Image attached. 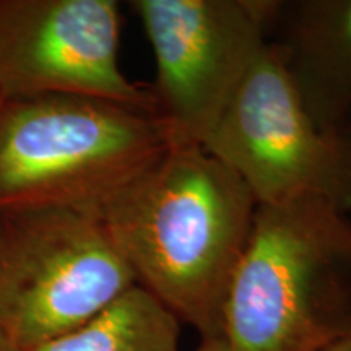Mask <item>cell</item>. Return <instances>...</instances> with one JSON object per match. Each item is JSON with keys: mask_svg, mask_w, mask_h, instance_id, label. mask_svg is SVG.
Segmentation results:
<instances>
[{"mask_svg": "<svg viewBox=\"0 0 351 351\" xmlns=\"http://www.w3.org/2000/svg\"><path fill=\"white\" fill-rule=\"evenodd\" d=\"M257 205L205 148L168 147L96 213L138 287L207 340L221 337Z\"/></svg>", "mask_w": 351, "mask_h": 351, "instance_id": "obj_1", "label": "cell"}, {"mask_svg": "<svg viewBox=\"0 0 351 351\" xmlns=\"http://www.w3.org/2000/svg\"><path fill=\"white\" fill-rule=\"evenodd\" d=\"M351 335V215L324 200L257 205L223 309L231 351H322Z\"/></svg>", "mask_w": 351, "mask_h": 351, "instance_id": "obj_2", "label": "cell"}, {"mask_svg": "<svg viewBox=\"0 0 351 351\" xmlns=\"http://www.w3.org/2000/svg\"><path fill=\"white\" fill-rule=\"evenodd\" d=\"M169 147L156 114L91 96L39 95L0 106V213L98 212Z\"/></svg>", "mask_w": 351, "mask_h": 351, "instance_id": "obj_3", "label": "cell"}, {"mask_svg": "<svg viewBox=\"0 0 351 351\" xmlns=\"http://www.w3.org/2000/svg\"><path fill=\"white\" fill-rule=\"evenodd\" d=\"M135 285L96 212L0 213V340L10 351L75 330Z\"/></svg>", "mask_w": 351, "mask_h": 351, "instance_id": "obj_4", "label": "cell"}, {"mask_svg": "<svg viewBox=\"0 0 351 351\" xmlns=\"http://www.w3.org/2000/svg\"><path fill=\"white\" fill-rule=\"evenodd\" d=\"M202 148L258 205L317 199L351 215V124L315 121L269 41Z\"/></svg>", "mask_w": 351, "mask_h": 351, "instance_id": "obj_5", "label": "cell"}, {"mask_svg": "<svg viewBox=\"0 0 351 351\" xmlns=\"http://www.w3.org/2000/svg\"><path fill=\"white\" fill-rule=\"evenodd\" d=\"M169 147H204L269 41L270 0H132Z\"/></svg>", "mask_w": 351, "mask_h": 351, "instance_id": "obj_6", "label": "cell"}, {"mask_svg": "<svg viewBox=\"0 0 351 351\" xmlns=\"http://www.w3.org/2000/svg\"><path fill=\"white\" fill-rule=\"evenodd\" d=\"M116 0H0V96H91L155 112L119 64Z\"/></svg>", "mask_w": 351, "mask_h": 351, "instance_id": "obj_7", "label": "cell"}, {"mask_svg": "<svg viewBox=\"0 0 351 351\" xmlns=\"http://www.w3.org/2000/svg\"><path fill=\"white\" fill-rule=\"evenodd\" d=\"M269 43L315 121L350 125L351 0H270Z\"/></svg>", "mask_w": 351, "mask_h": 351, "instance_id": "obj_8", "label": "cell"}, {"mask_svg": "<svg viewBox=\"0 0 351 351\" xmlns=\"http://www.w3.org/2000/svg\"><path fill=\"white\" fill-rule=\"evenodd\" d=\"M181 322L138 285L75 330L32 351H179Z\"/></svg>", "mask_w": 351, "mask_h": 351, "instance_id": "obj_9", "label": "cell"}, {"mask_svg": "<svg viewBox=\"0 0 351 351\" xmlns=\"http://www.w3.org/2000/svg\"><path fill=\"white\" fill-rule=\"evenodd\" d=\"M195 351H231L230 346L223 337H218V339H207V340H200L199 348Z\"/></svg>", "mask_w": 351, "mask_h": 351, "instance_id": "obj_10", "label": "cell"}, {"mask_svg": "<svg viewBox=\"0 0 351 351\" xmlns=\"http://www.w3.org/2000/svg\"><path fill=\"white\" fill-rule=\"evenodd\" d=\"M322 351H351V335L345 337V339H341L339 341H335V343L327 346V348Z\"/></svg>", "mask_w": 351, "mask_h": 351, "instance_id": "obj_11", "label": "cell"}, {"mask_svg": "<svg viewBox=\"0 0 351 351\" xmlns=\"http://www.w3.org/2000/svg\"><path fill=\"white\" fill-rule=\"evenodd\" d=\"M0 351H10V350H8V346L3 343L2 340H0Z\"/></svg>", "mask_w": 351, "mask_h": 351, "instance_id": "obj_12", "label": "cell"}, {"mask_svg": "<svg viewBox=\"0 0 351 351\" xmlns=\"http://www.w3.org/2000/svg\"><path fill=\"white\" fill-rule=\"evenodd\" d=\"M2 103H3V99H2V96H0V106H2Z\"/></svg>", "mask_w": 351, "mask_h": 351, "instance_id": "obj_13", "label": "cell"}]
</instances>
